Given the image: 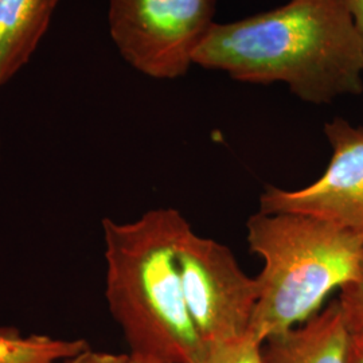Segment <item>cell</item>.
Here are the masks:
<instances>
[{
    "instance_id": "9c48e42d",
    "label": "cell",
    "mask_w": 363,
    "mask_h": 363,
    "mask_svg": "<svg viewBox=\"0 0 363 363\" xmlns=\"http://www.w3.org/2000/svg\"><path fill=\"white\" fill-rule=\"evenodd\" d=\"M84 339H57L49 335H22L18 330H0V363H60L89 350Z\"/></svg>"
},
{
    "instance_id": "8fae6325",
    "label": "cell",
    "mask_w": 363,
    "mask_h": 363,
    "mask_svg": "<svg viewBox=\"0 0 363 363\" xmlns=\"http://www.w3.org/2000/svg\"><path fill=\"white\" fill-rule=\"evenodd\" d=\"M337 301L351 333L363 334V257L357 276L340 289Z\"/></svg>"
},
{
    "instance_id": "5bb4252c",
    "label": "cell",
    "mask_w": 363,
    "mask_h": 363,
    "mask_svg": "<svg viewBox=\"0 0 363 363\" xmlns=\"http://www.w3.org/2000/svg\"><path fill=\"white\" fill-rule=\"evenodd\" d=\"M349 363H363V334L351 333Z\"/></svg>"
},
{
    "instance_id": "6da1fadb",
    "label": "cell",
    "mask_w": 363,
    "mask_h": 363,
    "mask_svg": "<svg viewBox=\"0 0 363 363\" xmlns=\"http://www.w3.org/2000/svg\"><path fill=\"white\" fill-rule=\"evenodd\" d=\"M194 64L241 82H284L310 104L363 91V38L340 0H289L245 19L216 22Z\"/></svg>"
},
{
    "instance_id": "8992f818",
    "label": "cell",
    "mask_w": 363,
    "mask_h": 363,
    "mask_svg": "<svg viewBox=\"0 0 363 363\" xmlns=\"http://www.w3.org/2000/svg\"><path fill=\"white\" fill-rule=\"evenodd\" d=\"M325 135L333 155L322 177L298 190L268 186L259 211L311 216L363 240V125L335 117L325 124Z\"/></svg>"
},
{
    "instance_id": "30bf717a",
    "label": "cell",
    "mask_w": 363,
    "mask_h": 363,
    "mask_svg": "<svg viewBox=\"0 0 363 363\" xmlns=\"http://www.w3.org/2000/svg\"><path fill=\"white\" fill-rule=\"evenodd\" d=\"M261 347L262 343L249 333L245 337L210 345L199 363H262Z\"/></svg>"
},
{
    "instance_id": "3957f363",
    "label": "cell",
    "mask_w": 363,
    "mask_h": 363,
    "mask_svg": "<svg viewBox=\"0 0 363 363\" xmlns=\"http://www.w3.org/2000/svg\"><path fill=\"white\" fill-rule=\"evenodd\" d=\"M247 241L264 261L249 330L259 343L322 311L325 298L357 276L363 257L361 237L296 213L253 214L247 222Z\"/></svg>"
},
{
    "instance_id": "277c9868",
    "label": "cell",
    "mask_w": 363,
    "mask_h": 363,
    "mask_svg": "<svg viewBox=\"0 0 363 363\" xmlns=\"http://www.w3.org/2000/svg\"><path fill=\"white\" fill-rule=\"evenodd\" d=\"M218 0H106L109 35L123 60L155 79H175L216 23Z\"/></svg>"
},
{
    "instance_id": "9a60e30c",
    "label": "cell",
    "mask_w": 363,
    "mask_h": 363,
    "mask_svg": "<svg viewBox=\"0 0 363 363\" xmlns=\"http://www.w3.org/2000/svg\"><path fill=\"white\" fill-rule=\"evenodd\" d=\"M128 363H157V362H154V361H150V359H144V358H140V357H133V355H130V359H128Z\"/></svg>"
},
{
    "instance_id": "7a4b0ae2",
    "label": "cell",
    "mask_w": 363,
    "mask_h": 363,
    "mask_svg": "<svg viewBox=\"0 0 363 363\" xmlns=\"http://www.w3.org/2000/svg\"><path fill=\"white\" fill-rule=\"evenodd\" d=\"M189 225L177 208L132 222L103 220L105 298L130 355L157 363H199L208 346L187 310L177 247Z\"/></svg>"
},
{
    "instance_id": "2e32d148",
    "label": "cell",
    "mask_w": 363,
    "mask_h": 363,
    "mask_svg": "<svg viewBox=\"0 0 363 363\" xmlns=\"http://www.w3.org/2000/svg\"><path fill=\"white\" fill-rule=\"evenodd\" d=\"M0 147H1V139H0Z\"/></svg>"
},
{
    "instance_id": "52a82bcc",
    "label": "cell",
    "mask_w": 363,
    "mask_h": 363,
    "mask_svg": "<svg viewBox=\"0 0 363 363\" xmlns=\"http://www.w3.org/2000/svg\"><path fill=\"white\" fill-rule=\"evenodd\" d=\"M350 327L339 301L262 343V363H349Z\"/></svg>"
},
{
    "instance_id": "7c38bea8",
    "label": "cell",
    "mask_w": 363,
    "mask_h": 363,
    "mask_svg": "<svg viewBox=\"0 0 363 363\" xmlns=\"http://www.w3.org/2000/svg\"><path fill=\"white\" fill-rule=\"evenodd\" d=\"M128 359L130 354H112L89 349L66 363H128Z\"/></svg>"
},
{
    "instance_id": "ba28073f",
    "label": "cell",
    "mask_w": 363,
    "mask_h": 363,
    "mask_svg": "<svg viewBox=\"0 0 363 363\" xmlns=\"http://www.w3.org/2000/svg\"><path fill=\"white\" fill-rule=\"evenodd\" d=\"M61 0H0V88L37 52Z\"/></svg>"
},
{
    "instance_id": "4fadbf2b",
    "label": "cell",
    "mask_w": 363,
    "mask_h": 363,
    "mask_svg": "<svg viewBox=\"0 0 363 363\" xmlns=\"http://www.w3.org/2000/svg\"><path fill=\"white\" fill-rule=\"evenodd\" d=\"M363 38V0H340Z\"/></svg>"
},
{
    "instance_id": "5b68a950",
    "label": "cell",
    "mask_w": 363,
    "mask_h": 363,
    "mask_svg": "<svg viewBox=\"0 0 363 363\" xmlns=\"http://www.w3.org/2000/svg\"><path fill=\"white\" fill-rule=\"evenodd\" d=\"M177 262L187 310L206 346L249 334L259 284L229 247L195 233L189 223L178 241Z\"/></svg>"
}]
</instances>
